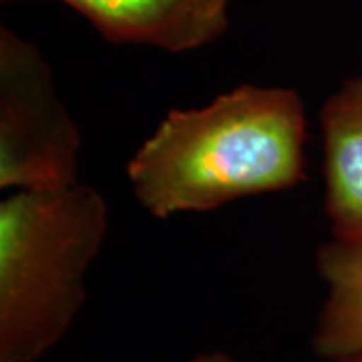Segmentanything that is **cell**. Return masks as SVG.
Wrapping results in <instances>:
<instances>
[{"mask_svg": "<svg viewBox=\"0 0 362 362\" xmlns=\"http://www.w3.org/2000/svg\"><path fill=\"white\" fill-rule=\"evenodd\" d=\"M326 298L312 350L326 362H362V238H332L316 254Z\"/></svg>", "mask_w": 362, "mask_h": 362, "instance_id": "6", "label": "cell"}, {"mask_svg": "<svg viewBox=\"0 0 362 362\" xmlns=\"http://www.w3.org/2000/svg\"><path fill=\"white\" fill-rule=\"evenodd\" d=\"M192 362H240L232 358L230 354L226 352H220V350H211V352H202L192 358Z\"/></svg>", "mask_w": 362, "mask_h": 362, "instance_id": "7", "label": "cell"}, {"mask_svg": "<svg viewBox=\"0 0 362 362\" xmlns=\"http://www.w3.org/2000/svg\"><path fill=\"white\" fill-rule=\"evenodd\" d=\"M324 209L332 238H362V75L342 83L320 111Z\"/></svg>", "mask_w": 362, "mask_h": 362, "instance_id": "5", "label": "cell"}, {"mask_svg": "<svg viewBox=\"0 0 362 362\" xmlns=\"http://www.w3.org/2000/svg\"><path fill=\"white\" fill-rule=\"evenodd\" d=\"M14 2V0H4ZM105 39L169 52L202 49L226 33L230 0H59Z\"/></svg>", "mask_w": 362, "mask_h": 362, "instance_id": "4", "label": "cell"}, {"mask_svg": "<svg viewBox=\"0 0 362 362\" xmlns=\"http://www.w3.org/2000/svg\"><path fill=\"white\" fill-rule=\"evenodd\" d=\"M109 207L89 185L21 189L0 204V362H37L85 304Z\"/></svg>", "mask_w": 362, "mask_h": 362, "instance_id": "2", "label": "cell"}, {"mask_svg": "<svg viewBox=\"0 0 362 362\" xmlns=\"http://www.w3.org/2000/svg\"><path fill=\"white\" fill-rule=\"evenodd\" d=\"M81 135L61 101L49 63L28 40L0 28V185H75Z\"/></svg>", "mask_w": 362, "mask_h": 362, "instance_id": "3", "label": "cell"}, {"mask_svg": "<svg viewBox=\"0 0 362 362\" xmlns=\"http://www.w3.org/2000/svg\"><path fill=\"white\" fill-rule=\"evenodd\" d=\"M306 113L296 90L242 85L173 109L131 157L133 194L159 220L209 211L304 181Z\"/></svg>", "mask_w": 362, "mask_h": 362, "instance_id": "1", "label": "cell"}]
</instances>
